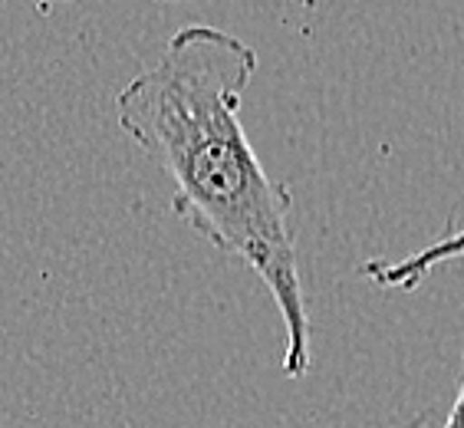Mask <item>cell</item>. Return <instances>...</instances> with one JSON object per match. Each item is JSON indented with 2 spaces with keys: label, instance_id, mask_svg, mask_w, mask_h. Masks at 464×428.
I'll return each mask as SVG.
<instances>
[{
  "label": "cell",
  "instance_id": "cell-1",
  "mask_svg": "<svg viewBox=\"0 0 464 428\" xmlns=\"http://www.w3.org/2000/svg\"><path fill=\"white\" fill-rule=\"evenodd\" d=\"M257 50L231 30L188 24L116 96L122 132L171 181L175 218L260 277L284 320L290 379L310 369V310L294 238V191L274 179L241 122Z\"/></svg>",
  "mask_w": 464,
  "mask_h": 428
},
{
  "label": "cell",
  "instance_id": "cell-2",
  "mask_svg": "<svg viewBox=\"0 0 464 428\" xmlns=\"http://www.w3.org/2000/svg\"><path fill=\"white\" fill-rule=\"evenodd\" d=\"M464 258V228L448 231L445 238L431 241L429 248L415 250V254H405L399 260H385L372 258L366 260L359 274L369 277L375 287H385V290H419L421 280L438 268V264H448V260Z\"/></svg>",
  "mask_w": 464,
  "mask_h": 428
},
{
  "label": "cell",
  "instance_id": "cell-3",
  "mask_svg": "<svg viewBox=\"0 0 464 428\" xmlns=\"http://www.w3.org/2000/svg\"><path fill=\"white\" fill-rule=\"evenodd\" d=\"M441 428H464V353H461V383H458V395L448 409V419Z\"/></svg>",
  "mask_w": 464,
  "mask_h": 428
},
{
  "label": "cell",
  "instance_id": "cell-4",
  "mask_svg": "<svg viewBox=\"0 0 464 428\" xmlns=\"http://www.w3.org/2000/svg\"><path fill=\"white\" fill-rule=\"evenodd\" d=\"M296 4H300V7H313V4H316V0H296Z\"/></svg>",
  "mask_w": 464,
  "mask_h": 428
}]
</instances>
